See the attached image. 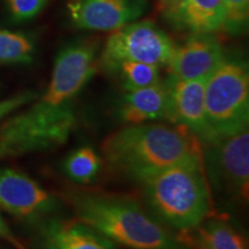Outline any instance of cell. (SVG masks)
Instances as JSON below:
<instances>
[{"mask_svg": "<svg viewBox=\"0 0 249 249\" xmlns=\"http://www.w3.org/2000/svg\"><path fill=\"white\" fill-rule=\"evenodd\" d=\"M165 12L179 29L194 34H213L223 28V0H165Z\"/></svg>", "mask_w": 249, "mask_h": 249, "instance_id": "obj_14", "label": "cell"}, {"mask_svg": "<svg viewBox=\"0 0 249 249\" xmlns=\"http://www.w3.org/2000/svg\"><path fill=\"white\" fill-rule=\"evenodd\" d=\"M96 44L77 42L62 49L55 59L51 81L40 101L53 107L71 104L95 73Z\"/></svg>", "mask_w": 249, "mask_h": 249, "instance_id": "obj_8", "label": "cell"}, {"mask_svg": "<svg viewBox=\"0 0 249 249\" xmlns=\"http://www.w3.org/2000/svg\"><path fill=\"white\" fill-rule=\"evenodd\" d=\"M114 71H119L127 91L160 83V68L156 65L138 61L121 62Z\"/></svg>", "mask_w": 249, "mask_h": 249, "instance_id": "obj_18", "label": "cell"}, {"mask_svg": "<svg viewBox=\"0 0 249 249\" xmlns=\"http://www.w3.org/2000/svg\"><path fill=\"white\" fill-rule=\"evenodd\" d=\"M76 123L71 104L53 107L39 99L0 124V160L60 147L70 139Z\"/></svg>", "mask_w": 249, "mask_h": 249, "instance_id": "obj_4", "label": "cell"}, {"mask_svg": "<svg viewBox=\"0 0 249 249\" xmlns=\"http://www.w3.org/2000/svg\"><path fill=\"white\" fill-rule=\"evenodd\" d=\"M46 0H8L11 11L18 20H27L38 14Z\"/></svg>", "mask_w": 249, "mask_h": 249, "instance_id": "obj_21", "label": "cell"}, {"mask_svg": "<svg viewBox=\"0 0 249 249\" xmlns=\"http://www.w3.org/2000/svg\"><path fill=\"white\" fill-rule=\"evenodd\" d=\"M203 166L214 188L238 201H247L249 183L248 127L204 144Z\"/></svg>", "mask_w": 249, "mask_h": 249, "instance_id": "obj_6", "label": "cell"}, {"mask_svg": "<svg viewBox=\"0 0 249 249\" xmlns=\"http://www.w3.org/2000/svg\"><path fill=\"white\" fill-rule=\"evenodd\" d=\"M40 249H114L108 239L77 219H49L39 229Z\"/></svg>", "mask_w": 249, "mask_h": 249, "instance_id": "obj_13", "label": "cell"}, {"mask_svg": "<svg viewBox=\"0 0 249 249\" xmlns=\"http://www.w3.org/2000/svg\"><path fill=\"white\" fill-rule=\"evenodd\" d=\"M205 113L210 129L209 142L247 128L249 75L244 64L225 59L208 77Z\"/></svg>", "mask_w": 249, "mask_h": 249, "instance_id": "obj_5", "label": "cell"}, {"mask_svg": "<svg viewBox=\"0 0 249 249\" xmlns=\"http://www.w3.org/2000/svg\"><path fill=\"white\" fill-rule=\"evenodd\" d=\"M34 46L18 34L0 30V62H30Z\"/></svg>", "mask_w": 249, "mask_h": 249, "instance_id": "obj_19", "label": "cell"}, {"mask_svg": "<svg viewBox=\"0 0 249 249\" xmlns=\"http://www.w3.org/2000/svg\"><path fill=\"white\" fill-rule=\"evenodd\" d=\"M57 200L27 174L0 169V209L22 219H38L57 209Z\"/></svg>", "mask_w": 249, "mask_h": 249, "instance_id": "obj_10", "label": "cell"}, {"mask_svg": "<svg viewBox=\"0 0 249 249\" xmlns=\"http://www.w3.org/2000/svg\"><path fill=\"white\" fill-rule=\"evenodd\" d=\"M139 183L144 201L157 219L179 232L213 217V201L201 152Z\"/></svg>", "mask_w": 249, "mask_h": 249, "instance_id": "obj_3", "label": "cell"}, {"mask_svg": "<svg viewBox=\"0 0 249 249\" xmlns=\"http://www.w3.org/2000/svg\"><path fill=\"white\" fill-rule=\"evenodd\" d=\"M66 197L76 219L111 242L129 249H187L129 198L87 191H70Z\"/></svg>", "mask_w": 249, "mask_h": 249, "instance_id": "obj_2", "label": "cell"}, {"mask_svg": "<svg viewBox=\"0 0 249 249\" xmlns=\"http://www.w3.org/2000/svg\"><path fill=\"white\" fill-rule=\"evenodd\" d=\"M37 95L35 92L26 91L0 101V120H2L4 118L9 116L12 112L17 111L18 108L22 107L24 105L35 101Z\"/></svg>", "mask_w": 249, "mask_h": 249, "instance_id": "obj_22", "label": "cell"}, {"mask_svg": "<svg viewBox=\"0 0 249 249\" xmlns=\"http://www.w3.org/2000/svg\"><path fill=\"white\" fill-rule=\"evenodd\" d=\"M0 238L4 239V240L7 241L8 244H11L15 249H28L26 246L23 245V242L18 240L14 233L12 232V230L9 229L8 225L5 222V219L2 218L1 213H0Z\"/></svg>", "mask_w": 249, "mask_h": 249, "instance_id": "obj_23", "label": "cell"}, {"mask_svg": "<svg viewBox=\"0 0 249 249\" xmlns=\"http://www.w3.org/2000/svg\"><path fill=\"white\" fill-rule=\"evenodd\" d=\"M207 79L179 80L171 76L165 83L169 92L167 119L203 144L210 141V129L205 113Z\"/></svg>", "mask_w": 249, "mask_h": 249, "instance_id": "obj_9", "label": "cell"}, {"mask_svg": "<svg viewBox=\"0 0 249 249\" xmlns=\"http://www.w3.org/2000/svg\"><path fill=\"white\" fill-rule=\"evenodd\" d=\"M222 44L210 34H194L176 48L169 66L171 76L179 80L209 77L225 60Z\"/></svg>", "mask_w": 249, "mask_h": 249, "instance_id": "obj_11", "label": "cell"}, {"mask_svg": "<svg viewBox=\"0 0 249 249\" xmlns=\"http://www.w3.org/2000/svg\"><path fill=\"white\" fill-rule=\"evenodd\" d=\"M169 92L165 83L129 90L120 107V117L128 124L167 119Z\"/></svg>", "mask_w": 249, "mask_h": 249, "instance_id": "obj_15", "label": "cell"}, {"mask_svg": "<svg viewBox=\"0 0 249 249\" xmlns=\"http://www.w3.org/2000/svg\"><path fill=\"white\" fill-rule=\"evenodd\" d=\"M64 172L76 183L92 182L102 169V160L97 152L89 145L71 151L64 160Z\"/></svg>", "mask_w": 249, "mask_h": 249, "instance_id": "obj_17", "label": "cell"}, {"mask_svg": "<svg viewBox=\"0 0 249 249\" xmlns=\"http://www.w3.org/2000/svg\"><path fill=\"white\" fill-rule=\"evenodd\" d=\"M223 28L231 34H239L247 27L249 17V0H223Z\"/></svg>", "mask_w": 249, "mask_h": 249, "instance_id": "obj_20", "label": "cell"}, {"mask_svg": "<svg viewBox=\"0 0 249 249\" xmlns=\"http://www.w3.org/2000/svg\"><path fill=\"white\" fill-rule=\"evenodd\" d=\"M73 23L86 30H117L142 14L139 0H71Z\"/></svg>", "mask_w": 249, "mask_h": 249, "instance_id": "obj_12", "label": "cell"}, {"mask_svg": "<svg viewBox=\"0 0 249 249\" xmlns=\"http://www.w3.org/2000/svg\"><path fill=\"white\" fill-rule=\"evenodd\" d=\"M176 236L187 249H248V242L234 226L218 218H208Z\"/></svg>", "mask_w": 249, "mask_h": 249, "instance_id": "obj_16", "label": "cell"}, {"mask_svg": "<svg viewBox=\"0 0 249 249\" xmlns=\"http://www.w3.org/2000/svg\"><path fill=\"white\" fill-rule=\"evenodd\" d=\"M174 45L170 37L149 21L128 23L108 37L101 57L102 66L114 71L121 62L169 64Z\"/></svg>", "mask_w": 249, "mask_h": 249, "instance_id": "obj_7", "label": "cell"}, {"mask_svg": "<svg viewBox=\"0 0 249 249\" xmlns=\"http://www.w3.org/2000/svg\"><path fill=\"white\" fill-rule=\"evenodd\" d=\"M102 154L111 169L139 182L200 150L197 140L185 129L145 123L112 133L103 142Z\"/></svg>", "mask_w": 249, "mask_h": 249, "instance_id": "obj_1", "label": "cell"}]
</instances>
